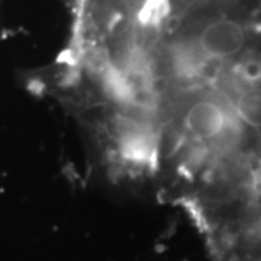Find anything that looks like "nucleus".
Masks as SVG:
<instances>
[{"label":"nucleus","instance_id":"obj_2","mask_svg":"<svg viewBox=\"0 0 261 261\" xmlns=\"http://www.w3.org/2000/svg\"><path fill=\"white\" fill-rule=\"evenodd\" d=\"M2 2H3V0H0V3H2Z\"/></svg>","mask_w":261,"mask_h":261},{"label":"nucleus","instance_id":"obj_1","mask_svg":"<svg viewBox=\"0 0 261 261\" xmlns=\"http://www.w3.org/2000/svg\"><path fill=\"white\" fill-rule=\"evenodd\" d=\"M261 0H160V18L174 19L202 12H258Z\"/></svg>","mask_w":261,"mask_h":261}]
</instances>
